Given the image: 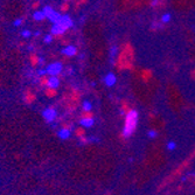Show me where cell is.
Here are the masks:
<instances>
[{"label": "cell", "instance_id": "cell-1", "mask_svg": "<svg viewBox=\"0 0 195 195\" xmlns=\"http://www.w3.org/2000/svg\"><path fill=\"white\" fill-rule=\"evenodd\" d=\"M137 124H138V112L135 110H130L126 113L125 117V125L123 128V137L124 138H130L135 128H137Z\"/></svg>", "mask_w": 195, "mask_h": 195}, {"label": "cell", "instance_id": "cell-2", "mask_svg": "<svg viewBox=\"0 0 195 195\" xmlns=\"http://www.w3.org/2000/svg\"><path fill=\"white\" fill-rule=\"evenodd\" d=\"M62 71V64L61 63H53L47 68V72L51 76H56Z\"/></svg>", "mask_w": 195, "mask_h": 195}, {"label": "cell", "instance_id": "cell-3", "mask_svg": "<svg viewBox=\"0 0 195 195\" xmlns=\"http://www.w3.org/2000/svg\"><path fill=\"white\" fill-rule=\"evenodd\" d=\"M67 30V28L64 27V26H62L61 23H58V22H55V25L53 26V28H51V34L53 35H61V34H63L64 32Z\"/></svg>", "mask_w": 195, "mask_h": 195}, {"label": "cell", "instance_id": "cell-4", "mask_svg": "<svg viewBox=\"0 0 195 195\" xmlns=\"http://www.w3.org/2000/svg\"><path fill=\"white\" fill-rule=\"evenodd\" d=\"M56 22H58V23H61L62 26H64L67 29L68 28H70L71 26H72V20L70 19V16H68V15H63V16H61Z\"/></svg>", "mask_w": 195, "mask_h": 195}, {"label": "cell", "instance_id": "cell-5", "mask_svg": "<svg viewBox=\"0 0 195 195\" xmlns=\"http://www.w3.org/2000/svg\"><path fill=\"white\" fill-rule=\"evenodd\" d=\"M43 117H44V119L47 121H53L55 119V117H56V111L54 109H51V107L47 109V110L43 111Z\"/></svg>", "mask_w": 195, "mask_h": 195}, {"label": "cell", "instance_id": "cell-6", "mask_svg": "<svg viewBox=\"0 0 195 195\" xmlns=\"http://www.w3.org/2000/svg\"><path fill=\"white\" fill-rule=\"evenodd\" d=\"M34 100H35V95H34L29 89L26 90V92H25V102H26L27 104H32Z\"/></svg>", "mask_w": 195, "mask_h": 195}, {"label": "cell", "instance_id": "cell-7", "mask_svg": "<svg viewBox=\"0 0 195 195\" xmlns=\"http://www.w3.org/2000/svg\"><path fill=\"white\" fill-rule=\"evenodd\" d=\"M62 53H63L65 56H74V55H76L77 50H76V48H75V47L69 46V47H67L65 49H63V50H62Z\"/></svg>", "mask_w": 195, "mask_h": 195}, {"label": "cell", "instance_id": "cell-8", "mask_svg": "<svg viewBox=\"0 0 195 195\" xmlns=\"http://www.w3.org/2000/svg\"><path fill=\"white\" fill-rule=\"evenodd\" d=\"M116 83V76L113 74H107L105 77V84L107 86H112Z\"/></svg>", "mask_w": 195, "mask_h": 195}, {"label": "cell", "instance_id": "cell-9", "mask_svg": "<svg viewBox=\"0 0 195 195\" xmlns=\"http://www.w3.org/2000/svg\"><path fill=\"white\" fill-rule=\"evenodd\" d=\"M44 93L47 97H54L57 95V91H56V88H51V86H48L46 90H44Z\"/></svg>", "mask_w": 195, "mask_h": 195}, {"label": "cell", "instance_id": "cell-10", "mask_svg": "<svg viewBox=\"0 0 195 195\" xmlns=\"http://www.w3.org/2000/svg\"><path fill=\"white\" fill-rule=\"evenodd\" d=\"M33 18H34V20H36V21H42V20H44L47 16H46V14H44V12H43V11H42V12L37 11V12H35V13H34Z\"/></svg>", "mask_w": 195, "mask_h": 195}, {"label": "cell", "instance_id": "cell-11", "mask_svg": "<svg viewBox=\"0 0 195 195\" xmlns=\"http://www.w3.org/2000/svg\"><path fill=\"white\" fill-rule=\"evenodd\" d=\"M29 61H30L32 67H36V65H39L40 57H37L36 54H30V55H29Z\"/></svg>", "mask_w": 195, "mask_h": 195}, {"label": "cell", "instance_id": "cell-12", "mask_svg": "<svg viewBox=\"0 0 195 195\" xmlns=\"http://www.w3.org/2000/svg\"><path fill=\"white\" fill-rule=\"evenodd\" d=\"M58 83H60V81H58V78L57 77H50V78H48V86H51V88H56V86H58Z\"/></svg>", "mask_w": 195, "mask_h": 195}, {"label": "cell", "instance_id": "cell-13", "mask_svg": "<svg viewBox=\"0 0 195 195\" xmlns=\"http://www.w3.org/2000/svg\"><path fill=\"white\" fill-rule=\"evenodd\" d=\"M81 124L84 127H90L93 124V118H83V119H81Z\"/></svg>", "mask_w": 195, "mask_h": 195}, {"label": "cell", "instance_id": "cell-14", "mask_svg": "<svg viewBox=\"0 0 195 195\" xmlns=\"http://www.w3.org/2000/svg\"><path fill=\"white\" fill-rule=\"evenodd\" d=\"M58 137H60L61 139H67V138H69V137H70V130L62 128V130L60 131V133H58Z\"/></svg>", "mask_w": 195, "mask_h": 195}, {"label": "cell", "instance_id": "cell-15", "mask_svg": "<svg viewBox=\"0 0 195 195\" xmlns=\"http://www.w3.org/2000/svg\"><path fill=\"white\" fill-rule=\"evenodd\" d=\"M47 18H48L50 21H53V22L55 23V22H56V21H57V20L61 18V15H60L58 13H56V12H54V11H53V12H51V13H50V14H49Z\"/></svg>", "mask_w": 195, "mask_h": 195}, {"label": "cell", "instance_id": "cell-16", "mask_svg": "<svg viewBox=\"0 0 195 195\" xmlns=\"http://www.w3.org/2000/svg\"><path fill=\"white\" fill-rule=\"evenodd\" d=\"M84 128L83 127H77L76 130H75V135L76 137H78V138H81V137H83L84 135Z\"/></svg>", "mask_w": 195, "mask_h": 195}, {"label": "cell", "instance_id": "cell-17", "mask_svg": "<svg viewBox=\"0 0 195 195\" xmlns=\"http://www.w3.org/2000/svg\"><path fill=\"white\" fill-rule=\"evenodd\" d=\"M40 84H41L42 86H47V85H48V78H47L46 75H42V76L40 77Z\"/></svg>", "mask_w": 195, "mask_h": 195}, {"label": "cell", "instance_id": "cell-18", "mask_svg": "<svg viewBox=\"0 0 195 195\" xmlns=\"http://www.w3.org/2000/svg\"><path fill=\"white\" fill-rule=\"evenodd\" d=\"M60 9H61V12H67V11L69 9V4H68V1H65V2H63V4L61 5V7H60Z\"/></svg>", "mask_w": 195, "mask_h": 195}, {"label": "cell", "instance_id": "cell-19", "mask_svg": "<svg viewBox=\"0 0 195 195\" xmlns=\"http://www.w3.org/2000/svg\"><path fill=\"white\" fill-rule=\"evenodd\" d=\"M83 118H93V116L90 113V111H84L81 114V119H83Z\"/></svg>", "mask_w": 195, "mask_h": 195}, {"label": "cell", "instance_id": "cell-20", "mask_svg": "<svg viewBox=\"0 0 195 195\" xmlns=\"http://www.w3.org/2000/svg\"><path fill=\"white\" fill-rule=\"evenodd\" d=\"M169 20H170V14H169V13L163 14L162 18H161V21H162V22H168Z\"/></svg>", "mask_w": 195, "mask_h": 195}, {"label": "cell", "instance_id": "cell-21", "mask_svg": "<svg viewBox=\"0 0 195 195\" xmlns=\"http://www.w3.org/2000/svg\"><path fill=\"white\" fill-rule=\"evenodd\" d=\"M83 110H84V111H90V110H91V104H90V102H84V103H83Z\"/></svg>", "mask_w": 195, "mask_h": 195}, {"label": "cell", "instance_id": "cell-22", "mask_svg": "<svg viewBox=\"0 0 195 195\" xmlns=\"http://www.w3.org/2000/svg\"><path fill=\"white\" fill-rule=\"evenodd\" d=\"M43 12H44V14H46V16H48L51 12H53V8L51 7H49V6H46L44 8H43Z\"/></svg>", "mask_w": 195, "mask_h": 195}, {"label": "cell", "instance_id": "cell-23", "mask_svg": "<svg viewBox=\"0 0 195 195\" xmlns=\"http://www.w3.org/2000/svg\"><path fill=\"white\" fill-rule=\"evenodd\" d=\"M175 147H176V145H175V142H174V141H169V142L167 144V148H168L169 151L175 149Z\"/></svg>", "mask_w": 195, "mask_h": 195}, {"label": "cell", "instance_id": "cell-24", "mask_svg": "<svg viewBox=\"0 0 195 195\" xmlns=\"http://www.w3.org/2000/svg\"><path fill=\"white\" fill-rule=\"evenodd\" d=\"M62 128L70 130V128H71V124H70V123H63V124H62Z\"/></svg>", "mask_w": 195, "mask_h": 195}, {"label": "cell", "instance_id": "cell-25", "mask_svg": "<svg viewBox=\"0 0 195 195\" xmlns=\"http://www.w3.org/2000/svg\"><path fill=\"white\" fill-rule=\"evenodd\" d=\"M29 35H30V32H29V30H23V32H22V36H23V37H28Z\"/></svg>", "mask_w": 195, "mask_h": 195}, {"label": "cell", "instance_id": "cell-26", "mask_svg": "<svg viewBox=\"0 0 195 195\" xmlns=\"http://www.w3.org/2000/svg\"><path fill=\"white\" fill-rule=\"evenodd\" d=\"M51 39H53V36H51V35H47V36L44 37V41H46L47 43H49V42L51 41Z\"/></svg>", "mask_w": 195, "mask_h": 195}, {"label": "cell", "instance_id": "cell-27", "mask_svg": "<svg viewBox=\"0 0 195 195\" xmlns=\"http://www.w3.org/2000/svg\"><path fill=\"white\" fill-rule=\"evenodd\" d=\"M155 135H156V133H155L154 131H149V132H148V137H149V138H154Z\"/></svg>", "mask_w": 195, "mask_h": 195}, {"label": "cell", "instance_id": "cell-28", "mask_svg": "<svg viewBox=\"0 0 195 195\" xmlns=\"http://www.w3.org/2000/svg\"><path fill=\"white\" fill-rule=\"evenodd\" d=\"M39 6H40V2H34L32 7H33V9H37V8H39Z\"/></svg>", "mask_w": 195, "mask_h": 195}, {"label": "cell", "instance_id": "cell-29", "mask_svg": "<svg viewBox=\"0 0 195 195\" xmlns=\"http://www.w3.org/2000/svg\"><path fill=\"white\" fill-rule=\"evenodd\" d=\"M14 25H15V26H20V25H22V20H16V21L14 22Z\"/></svg>", "mask_w": 195, "mask_h": 195}, {"label": "cell", "instance_id": "cell-30", "mask_svg": "<svg viewBox=\"0 0 195 195\" xmlns=\"http://www.w3.org/2000/svg\"><path fill=\"white\" fill-rule=\"evenodd\" d=\"M83 1H86V0H78L77 2H78V4H83Z\"/></svg>", "mask_w": 195, "mask_h": 195}]
</instances>
